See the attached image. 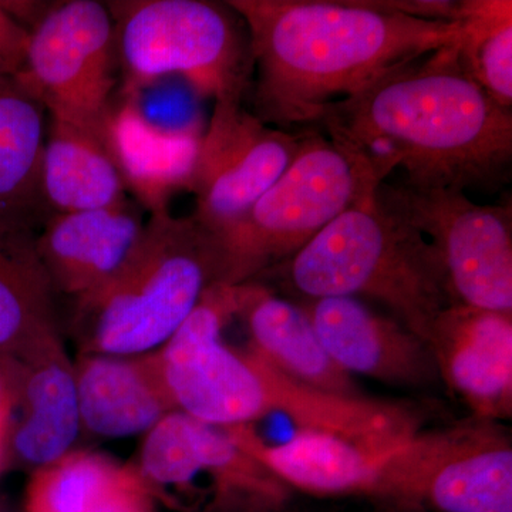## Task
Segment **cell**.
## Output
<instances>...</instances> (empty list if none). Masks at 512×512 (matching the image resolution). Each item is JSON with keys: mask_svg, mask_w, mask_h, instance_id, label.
I'll return each mask as SVG.
<instances>
[{"mask_svg": "<svg viewBox=\"0 0 512 512\" xmlns=\"http://www.w3.org/2000/svg\"><path fill=\"white\" fill-rule=\"evenodd\" d=\"M248 30L254 114L268 126H318L323 111L384 74L453 46L464 20L419 18L394 2L229 0Z\"/></svg>", "mask_w": 512, "mask_h": 512, "instance_id": "cell-1", "label": "cell"}, {"mask_svg": "<svg viewBox=\"0 0 512 512\" xmlns=\"http://www.w3.org/2000/svg\"><path fill=\"white\" fill-rule=\"evenodd\" d=\"M443 47L329 104L318 126L384 180L416 188H495L512 163V111L490 99Z\"/></svg>", "mask_w": 512, "mask_h": 512, "instance_id": "cell-2", "label": "cell"}, {"mask_svg": "<svg viewBox=\"0 0 512 512\" xmlns=\"http://www.w3.org/2000/svg\"><path fill=\"white\" fill-rule=\"evenodd\" d=\"M241 285H212L158 352L175 410L210 426H248L281 413L299 430L386 444L407 427L403 404L350 399L312 389L259 355L229 348L222 329L238 315Z\"/></svg>", "mask_w": 512, "mask_h": 512, "instance_id": "cell-3", "label": "cell"}, {"mask_svg": "<svg viewBox=\"0 0 512 512\" xmlns=\"http://www.w3.org/2000/svg\"><path fill=\"white\" fill-rule=\"evenodd\" d=\"M268 276L301 301L375 299L424 342L437 316L454 303L430 242L376 194L342 212L262 278Z\"/></svg>", "mask_w": 512, "mask_h": 512, "instance_id": "cell-4", "label": "cell"}, {"mask_svg": "<svg viewBox=\"0 0 512 512\" xmlns=\"http://www.w3.org/2000/svg\"><path fill=\"white\" fill-rule=\"evenodd\" d=\"M215 284L218 256L211 232L192 215L151 214L119 274L77 301L84 346L103 356L161 348Z\"/></svg>", "mask_w": 512, "mask_h": 512, "instance_id": "cell-5", "label": "cell"}, {"mask_svg": "<svg viewBox=\"0 0 512 512\" xmlns=\"http://www.w3.org/2000/svg\"><path fill=\"white\" fill-rule=\"evenodd\" d=\"M384 183L365 158L320 133H306L298 156L244 215L211 232L218 284L255 282L301 251L342 212Z\"/></svg>", "mask_w": 512, "mask_h": 512, "instance_id": "cell-6", "label": "cell"}, {"mask_svg": "<svg viewBox=\"0 0 512 512\" xmlns=\"http://www.w3.org/2000/svg\"><path fill=\"white\" fill-rule=\"evenodd\" d=\"M116 29L123 93L181 76L204 96H244L252 69L249 40L231 9L204 0L104 3Z\"/></svg>", "mask_w": 512, "mask_h": 512, "instance_id": "cell-7", "label": "cell"}, {"mask_svg": "<svg viewBox=\"0 0 512 512\" xmlns=\"http://www.w3.org/2000/svg\"><path fill=\"white\" fill-rule=\"evenodd\" d=\"M372 493L436 512H512V443L497 421L414 434L376 468Z\"/></svg>", "mask_w": 512, "mask_h": 512, "instance_id": "cell-8", "label": "cell"}, {"mask_svg": "<svg viewBox=\"0 0 512 512\" xmlns=\"http://www.w3.org/2000/svg\"><path fill=\"white\" fill-rule=\"evenodd\" d=\"M377 200L430 242L454 303L512 313L510 207L476 204L464 191L382 183Z\"/></svg>", "mask_w": 512, "mask_h": 512, "instance_id": "cell-9", "label": "cell"}, {"mask_svg": "<svg viewBox=\"0 0 512 512\" xmlns=\"http://www.w3.org/2000/svg\"><path fill=\"white\" fill-rule=\"evenodd\" d=\"M116 29L104 3H46L29 28L25 69L15 79L49 117L103 130L116 89Z\"/></svg>", "mask_w": 512, "mask_h": 512, "instance_id": "cell-10", "label": "cell"}, {"mask_svg": "<svg viewBox=\"0 0 512 512\" xmlns=\"http://www.w3.org/2000/svg\"><path fill=\"white\" fill-rule=\"evenodd\" d=\"M242 100L244 96L215 99L210 126L201 138L192 217L210 232L244 215L288 170L306 137L268 126Z\"/></svg>", "mask_w": 512, "mask_h": 512, "instance_id": "cell-11", "label": "cell"}, {"mask_svg": "<svg viewBox=\"0 0 512 512\" xmlns=\"http://www.w3.org/2000/svg\"><path fill=\"white\" fill-rule=\"evenodd\" d=\"M299 305L333 362L350 376L410 389L441 383L430 346L399 320L380 315L356 298H322Z\"/></svg>", "mask_w": 512, "mask_h": 512, "instance_id": "cell-12", "label": "cell"}, {"mask_svg": "<svg viewBox=\"0 0 512 512\" xmlns=\"http://www.w3.org/2000/svg\"><path fill=\"white\" fill-rule=\"evenodd\" d=\"M430 346L441 383L474 417L512 416V313L453 303L434 320Z\"/></svg>", "mask_w": 512, "mask_h": 512, "instance_id": "cell-13", "label": "cell"}, {"mask_svg": "<svg viewBox=\"0 0 512 512\" xmlns=\"http://www.w3.org/2000/svg\"><path fill=\"white\" fill-rule=\"evenodd\" d=\"M146 222L133 202L50 215L36 234V251L50 285L77 301L114 278L137 248Z\"/></svg>", "mask_w": 512, "mask_h": 512, "instance_id": "cell-14", "label": "cell"}, {"mask_svg": "<svg viewBox=\"0 0 512 512\" xmlns=\"http://www.w3.org/2000/svg\"><path fill=\"white\" fill-rule=\"evenodd\" d=\"M103 136L126 190L151 214L168 210L178 191L192 190L202 138L194 127L153 123L138 94L123 93L111 104Z\"/></svg>", "mask_w": 512, "mask_h": 512, "instance_id": "cell-15", "label": "cell"}, {"mask_svg": "<svg viewBox=\"0 0 512 512\" xmlns=\"http://www.w3.org/2000/svg\"><path fill=\"white\" fill-rule=\"evenodd\" d=\"M74 379L82 424L100 436H133L175 412L157 350L84 357L74 367Z\"/></svg>", "mask_w": 512, "mask_h": 512, "instance_id": "cell-16", "label": "cell"}, {"mask_svg": "<svg viewBox=\"0 0 512 512\" xmlns=\"http://www.w3.org/2000/svg\"><path fill=\"white\" fill-rule=\"evenodd\" d=\"M224 430L272 476L312 493L367 491L376 468L396 448L359 443L318 430H298L279 444L266 443L247 426Z\"/></svg>", "mask_w": 512, "mask_h": 512, "instance_id": "cell-17", "label": "cell"}, {"mask_svg": "<svg viewBox=\"0 0 512 512\" xmlns=\"http://www.w3.org/2000/svg\"><path fill=\"white\" fill-rule=\"evenodd\" d=\"M201 473H211L224 484L256 490L272 491L282 484L241 450L224 429L177 410L168 413L148 430L141 450V476L151 483L180 485Z\"/></svg>", "mask_w": 512, "mask_h": 512, "instance_id": "cell-18", "label": "cell"}, {"mask_svg": "<svg viewBox=\"0 0 512 512\" xmlns=\"http://www.w3.org/2000/svg\"><path fill=\"white\" fill-rule=\"evenodd\" d=\"M238 315L247 322L251 348L285 375L320 392L366 397L323 348L299 303L275 295L259 282H248L241 285Z\"/></svg>", "mask_w": 512, "mask_h": 512, "instance_id": "cell-19", "label": "cell"}, {"mask_svg": "<svg viewBox=\"0 0 512 512\" xmlns=\"http://www.w3.org/2000/svg\"><path fill=\"white\" fill-rule=\"evenodd\" d=\"M46 109L12 77H0V231L33 232L49 214L40 188Z\"/></svg>", "mask_w": 512, "mask_h": 512, "instance_id": "cell-20", "label": "cell"}, {"mask_svg": "<svg viewBox=\"0 0 512 512\" xmlns=\"http://www.w3.org/2000/svg\"><path fill=\"white\" fill-rule=\"evenodd\" d=\"M40 188L47 214L100 210L127 200L103 130L50 117Z\"/></svg>", "mask_w": 512, "mask_h": 512, "instance_id": "cell-21", "label": "cell"}, {"mask_svg": "<svg viewBox=\"0 0 512 512\" xmlns=\"http://www.w3.org/2000/svg\"><path fill=\"white\" fill-rule=\"evenodd\" d=\"M23 363L25 414L12 443L22 460L42 467L69 453L82 426L74 367L64 355L60 340Z\"/></svg>", "mask_w": 512, "mask_h": 512, "instance_id": "cell-22", "label": "cell"}, {"mask_svg": "<svg viewBox=\"0 0 512 512\" xmlns=\"http://www.w3.org/2000/svg\"><path fill=\"white\" fill-rule=\"evenodd\" d=\"M33 232L0 231V353L25 362L59 340Z\"/></svg>", "mask_w": 512, "mask_h": 512, "instance_id": "cell-23", "label": "cell"}, {"mask_svg": "<svg viewBox=\"0 0 512 512\" xmlns=\"http://www.w3.org/2000/svg\"><path fill=\"white\" fill-rule=\"evenodd\" d=\"M458 42L461 69L498 106L512 107V3L473 0Z\"/></svg>", "mask_w": 512, "mask_h": 512, "instance_id": "cell-24", "label": "cell"}, {"mask_svg": "<svg viewBox=\"0 0 512 512\" xmlns=\"http://www.w3.org/2000/svg\"><path fill=\"white\" fill-rule=\"evenodd\" d=\"M124 467L100 454L67 453L39 467L26 493L28 512H93Z\"/></svg>", "mask_w": 512, "mask_h": 512, "instance_id": "cell-25", "label": "cell"}, {"mask_svg": "<svg viewBox=\"0 0 512 512\" xmlns=\"http://www.w3.org/2000/svg\"><path fill=\"white\" fill-rule=\"evenodd\" d=\"M146 483L140 471L124 467L119 480L93 512H153Z\"/></svg>", "mask_w": 512, "mask_h": 512, "instance_id": "cell-26", "label": "cell"}, {"mask_svg": "<svg viewBox=\"0 0 512 512\" xmlns=\"http://www.w3.org/2000/svg\"><path fill=\"white\" fill-rule=\"evenodd\" d=\"M29 29L13 18L0 2V77L15 79L25 69Z\"/></svg>", "mask_w": 512, "mask_h": 512, "instance_id": "cell-27", "label": "cell"}, {"mask_svg": "<svg viewBox=\"0 0 512 512\" xmlns=\"http://www.w3.org/2000/svg\"><path fill=\"white\" fill-rule=\"evenodd\" d=\"M10 406H12V399L6 383H3L2 376H0V421L9 423Z\"/></svg>", "mask_w": 512, "mask_h": 512, "instance_id": "cell-28", "label": "cell"}, {"mask_svg": "<svg viewBox=\"0 0 512 512\" xmlns=\"http://www.w3.org/2000/svg\"><path fill=\"white\" fill-rule=\"evenodd\" d=\"M8 424L0 421V466L3 463V454H5L6 439H8Z\"/></svg>", "mask_w": 512, "mask_h": 512, "instance_id": "cell-29", "label": "cell"}]
</instances>
